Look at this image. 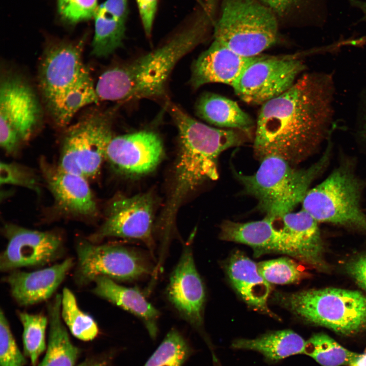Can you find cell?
<instances>
[{"instance_id": "cell-1", "label": "cell", "mask_w": 366, "mask_h": 366, "mask_svg": "<svg viewBox=\"0 0 366 366\" xmlns=\"http://www.w3.org/2000/svg\"><path fill=\"white\" fill-rule=\"evenodd\" d=\"M334 91L331 74L309 73L262 104L255 133L256 158L276 156L293 165L311 155L329 133Z\"/></svg>"}, {"instance_id": "cell-2", "label": "cell", "mask_w": 366, "mask_h": 366, "mask_svg": "<svg viewBox=\"0 0 366 366\" xmlns=\"http://www.w3.org/2000/svg\"><path fill=\"white\" fill-rule=\"evenodd\" d=\"M197 2L187 23L163 45L105 71L95 86L99 100L125 101L163 97L175 66L203 42L214 28L217 7L209 0Z\"/></svg>"}, {"instance_id": "cell-3", "label": "cell", "mask_w": 366, "mask_h": 366, "mask_svg": "<svg viewBox=\"0 0 366 366\" xmlns=\"http://www.w3.org/2000/svg\"><path fill=\"white\" fill-rule=\"evenodd\" d=\"M168 106L178 131L179 151L170 194L159 223L164 245L169 244L176 213L185 198L204 181L217 179L219 155L244 140L241 131L209 126L173 104Z\"/></svg>"}, {"instance_id": "cell-4", "label": "cell", "mask_w": 366, "mask_h": 366, "mask_svg": "<svg viewBox=\"0 0 366 366\" xmlns=\"http://www.w3.org/2000/svg\"><path fill=\"white\" fill-rule=\"evenodd\" d=\"M83 44L59 43L49 46L39 66L38 83L46 108L58 128L68 127L81 108L99 100L82 60Z\"/></svg>"}, {"instance_id": "cell-5", "label": "cell", "mask_w": 366, "mask_h": 366, "mask_svg": "<svg viewBox=\"0 0 366 366\" xmlns=\"http://www.w3.org/2000/svg\"><path fill=\"white\" fill-rule=\"evenodd\" d=\"M329 140L320 158L309 167L297 169L276 156L264 158L252 175L234 171L245 192L256 198L266 217L279 218L302 203L312 182L324 171L331 155Z\"/></svg>"}, {"instance_id": "cell-6", "label": "cell", "mask_w": 366, "mask_h": 366, "mask_svg": "<svg viewBox=\"0 0 366 366\" xmlns=\"http://www.w3.org/2000/svg\"><path fill=\"white\" fill-rule=\"evenodd\" d=\"M275 301L310 323L352 336L366 331V295L336 288L277 292Z\"/></svg>"}, {"instance_id": "cell-7", "label": "cell", "mask_w": 366, "mask_h": 366, "mask_svg": "<svg viewBox=\"0 0 366 366\" xmlns=\"http://www.w3.org/2000/svg\"><path fill=\"white\" fill-rule=\"evenodd\" d=\"M219 12L214 40L238 54L258 56L277 42L279 21L259 0H222Z\"/></svg>"}, {"instance_id": "cell-8", "label": "cell", "mask_w": 366, "mask_h": 366, "mask_svg": "<svg viewBox=\"0 0 366 366\" xmlns=\"http://www.w3.org/2000/svg\"><path fill=\"white\" fill-rule=\"evenodd\" d=\"M363 188L352 165L342 163L308 191L302 202V209L318 223L366 232V214L361 206Z\"/></svg>"}, {"instance_id": "cell-9", "label": "cell", "mask_w": 366, "mask_h": 366, "mask_svg": "<svg viewBox=\"0 0 366 366\" xmlns=\"http://www.w3.org/2000/svg\"><path fill=\"white\" fill-rule=\"evenodd\" d=\"M109 113L93 110L66 128L58 166L87 179L96 176L113 137Z\"/></svg>"}, {"instance_id": "cell-10", "label": "cell", "mask_w": 366, "mask_h": 366, "mask_svg": "<svg viewBox=\"0 0 366 366\" xmlns=\"http://www.w3.org/2000/svg\"><path fill=\"white\" fill-rule=\"evenodd\" d=\"M42 112L30 85L16 73L5 74L0 86V144L8 154L15 153L39 126Z\"/></svg>"}, {"instance_id": "cell-11", "label": "cell", "mask_w": 366, "mask_h": 366, "mask_svg": "<svg viewBox=\"0 0 366 366\" xmlns=\"http://www.w3.org/2000/svg\"><path fill=\"white\" fill-rule=\"evenodd\" d=\"M77 263L74 281L80 286L99 277L131 281L153 273L150 262L141 253L121 245L96 244L81 239L76 246Z\"/></svg>"}, {"instance_id": "cell-12", "label": "cell", "mask_w": 366, "mask_h": 366, "mask_svg": "<svg viewBox=\"0 0 366 366\" xmlns=\"http://www.w3.org/2000/svg\"><path fill=\"white\" fill-rule=\"evenodd\" d=\"M305 68L303 62L293 55H261L232 87L244 102L262 105L289 89Z\"/></svg>"}, {"instance_id": "cell-13", "label": "cell", "mask_w": 366, "mask_h": 366, "mask_svg": "<svg viewBox=\"0 0 366 366\" xmlns=\"http://www.w3.org/2000/svg\"><path fill=\"white\" fill-rule=\"evenodd\" d=\"M154 205L152 196L147 193L115 197L107 208L104 222L89 240L94 243L107 237L139 240L152 254Z\"/></svg>"}, {"instance_id": "cell-14", "label": "cell", "mask_w": 366, "mask_h": 366, "mask_svg": "<svg viewBox=\"0 0 366 366\" xmlns=\"http://www.w3.org/2000/svg\"><path fill=\"white\" fill-rule=\"evenodd\" d=\"M4 233L8 243L0 257L1 271L43 266L58 259L63 253V238L56 232L7 224Z\"/></svg>"}, {"instance_id": "cell-15", "label": "cell", "mask_w": 366, "mask_h": 366, "mask_svg": "<svg viewBox=\"0 0 366 366\" xmlns=\"http://www.w3.org/2000/svg\"><path fill=\"white\" fill-rule=\"evenodd\" d=\"M167 295L180 316L203 337L212 352V346L203 329L205 288L189 245L185 246L171 274Z\"/></svg>"}, {"instance_id": "cell-16", "label": "cell", "mask_w": 366, "mask_h": 366, "mask_svg": "<svg viewBox=\"0 0 366 366\" xmlns=\"http://www.w3.org/2000/svg\"><path fill=\"white\" fill-rule=\"evenodd\" d=\"M163 146L158 134L150 131L113 136L106 151V159L117 172L129 175L148 173L163 156Z\"/></svg>"}, {"instance_id": "cell-17", "label": "cell", "mask_w": 366, "mask_h": 366, "mask_svg": "<svg viewBox=\"0 0 366 366\" xmlns=\"http://www.w3.org/2000/svg\"><path fill=\"white\" fill-rule=\"evenodd\" d=\"M40 166L57 210L72 217L92 218L97 216L98 206L86 178L44 159H41Z\"/></svg>"}, {"instance_id": "cell-18", "label": "cell", "mask_w": 366, "mask_h": 366, "mask_svg": "<svg viewBox=\"0 0 366 366\" xmlns=\"http://www.w3.org/2000/svg\"><path fill=\"white\" fill-rule=\"evenodd\" d=\"M276 223L293 253V258L311 267L327 271L325 247L318 222L302 209L276 218Z\"/></svg>"}, {"instance_id": "cell-19", "label": "cell", "mask_w": 366, "mask_h": 366, "mask_svg": "<svg viewBox=\"0 0 366 366\" xmlns=\"http://www.w3.org/2000/svg\"><path fill=\"white\" fill-rule=\"evenodd\" d=\"M261 55L244 57L213 40L209 47L194 62L190 84L195 89L210 83L232 87L246 68Z\"/></svg>"}, {"instance_id": "cell-20", "label": "cell", "mask_w": 366, "mask_h": 366, "mask_svg": "<svg viewBox=\"0 0 366 366\" xmlns=\"http://www.w3.org/2000/svg\"><path fill=\"white\" fill-rule=\"evenodd\" d=\"M68 258L60 263L37 270H13L5 278L13 299L21 306L34 305L47 300L55 292L72 268Z\"/></svg>"}, {"instance_id": "cell-21", "label": "cell", "mask_w": 366, "mask_h": 366, "mask_svg": "<svg viewBox=\"0 0 366 366\" xmlns=\"http://www.w3.org/2000/svg\"><path fill=\"white\" fill-rule=\"evenodd\" d=\"M220 238L249 246L256 257L277 253L293 258L292 250L272 217L266 216L263 220L247 223L225 221L220 226Z\"/></svg>"}, {"instance_id": "cell-22", "label": "cell", "mask_w": 366, "mask_h": 366, "mask_svg": "<svg viewBox=\"0 0 366 366\" xmlns=\"http://www.w3.org/2000/svg\"><path fill=\"white\" fill-rule=\"evenodd\" d=\"M226 269L233 287L249 306L278 318L268 306L272 290L271 284L260 274L256 263L243 253L236 251L229 258Z\"/></svg>"}, {"instance_id": "cell-23", "label": "cell", "mask_w": 366, "mask_h": 366, "mask_svg": "<svg viewBox=\"0 0 366 366\" xmlns=\"http://www.w3.org/2000/svg\"><path fill=\"white\" fill-rule=\"evenodd\" d=\"M129 0H106L94 15L95 33L92 54L106 57L121 46L129 14Z\"/></svg>"}, {"instance_id": "cell-24", "label": "cell", "mask_w": 366, "mask_h": 366, "mask_svg": "<svg viewBox=\"0 0 366 366\" xmlns=\"http://www.w3.org/2000/svg\"><path fill=\"white\" fill-rule=\"evenodd\" d=\"M94 282L93 292L95 295L139 318L151 339H157L160 313L139 289L121 286L105 277H99Z\"/></svg>"}, {"instance_id": "cell-25", "label": "cell", "mask_w": 366, "mask_h": 366, "mask_svg": "<svg viewBox=\"0 0 366 366\" xmlns=\"http://www.w3.org/2000/svg\"><path fill=\"white\" fill-rule=\"evenodd\" d=\"M195 111L198 116L211 125L248 135L255 127L253 119L236 102L215 93H203L196 103Z\"/></svg>"}, {"instance_id": "cell-26", "label": "cell", "mask_w": 366, "mask_h": 366, "mask_svg": "<svg viewBox=\"0 0 366 366\" xmlns=\"http://www.w3.org/2000/svg\"><path fill=\"white\" fill-rule=\"evenodd\" d=\"M62 295L57 294L48 305L49 326L45 355L38 366H74L79 351L70 340L60 314Z\"/></svg>"}, {"instance_id": "cell-27", "label": "cell", "mask_w": 366, "mask_h": 366, "mask_svg": "<svg viewBox=\"0 0 366 366\" xmlns=\"http://www.w3.org/2000/svg\"><path fill=\"white\" fill-rule=\"evenodd\" d=\"M306 341L291 330L272 331L253 339H239L232 348L255 351L268 360L276 362L289 356L304 354Z\"/></svg>"}, {"instance_id": "cell-28", "label": "cell", "mask_w": 366, "mask_h": 366, "mask_svg": "<svg viewBox=\"0 0 366 366\" xmlns=\"http://www.w3.org/2000/svg\"><path fill=\"white\" fill-rule=\"evenodd\" d=\"M195 353L188 339L171 328L143 366H185Z\"/></svg>"}, {"instance_id": "cell-29", "label": "cell", "mask_w": 366, "mask_h": 366, "mask_svg": "<svg viewBox=\"0 0 366 366\" xmlns=\"http://www.w3.org/2000/svg\"><path fill=\"white\" fill-rule=\"evenodd\" d=\"M304 354L321 366H346L359 354L322 332L314 334L306 341Z\"/></svg>"}, {"instance_id": "cell-30", "label": "cell", "mask_w": 366, "mask_h": 366, "mask_svg": "<svg viewBox=\"0 0 366 366\" xmlns=\"http://www.w3.org/2000/svg\"><path fill=\"white\" fill-rule=\"evenodd\" d=\"M60 314L63 321L76 338L89 341L97 336L99 328L96 322L80 309L75 295L66 287L62 293Z\"/></svg>"}, {"instance_id": "cell-31", "label": "cell", "mask_w": 366, "mask_h": 366, "mask_svg": "<svg viewBox=\"0 0 366 366\" xmlns=\"http://www.w3.org/2000/svg\"><path fill=\"white\" fill-rule=\"evenodd\" d=\"M23 326L22 341L24 354L32 366H36L40 355L46 350L45 332L48 319L42 314L19 312Z\"/></svg>"}, {"instance_id": "cell-32", "label": "cell", "mask_w": 366, "mask_h": 366, "mask_svg": "<svg viewBox=\"0 0 366 366\" xmlns=\"http://www.w3.org/2000/svg\"><path fill=\"white\" fill-rule=\"evenodd\" d=\"M257 264L260 274L270 284L296 283L309 276L301 265L288 257L264 261Z\"/></svg>"}, {"instance_id": "cell-33", "label": "cell", "mask_w": 366, "mask_h": 366, "mask_svg": "<svg viewBox=\"0 0 366 366\" xmlns=\"http://www.w3.org/2000/svg\"><path fill=\"white\" fill-rule=\"evenodd\" d=\"M25 358L19 350L2 309L0 313V366H24Z\"/></svg>"}, {"instance_id": "cell-34", "label": "cell", "mask_w": 366, "mask_h": 366, "mask_svg": "<svg viewBox=\"0 0 366 366\" xmlns=\"http://www.w3.org/2000/svg\"><path fill=\"white\" fill-rule=\"evenodd\" d=\"M1 184L27 188L40 193V184L36 175L28 168L16 163H1Z\"/></svg>"}, {"instance_id": "cell-35", "label": "cell", "mask_w": 366, "mask_h": 366, "mask_svg": "<svg viewBox=\"0 0 366 366\" xmlns=\"http://www.w3.org/2000/svg\"><path fill=\"white\" fill-rule=\"evenodd\" d=\"M98 6V0H57L59 13L71 23L93 18Z\"/></svg>"}, {"instance_id": "cell-36", "label": "cell", "mask_w": 366, "mask_h": 366, "mask_svg": "<svg viewBox=\"0 0 366 366\" xmlns=\"http://www.w3.org/2000/svg\"><path fill=\"white\" fill-rule=\"evenodd\" d=\"M276 15L279 21L300 18L313 8L317 0H259Z\"/></svg>"}, {"instance_id": "cell-37", "label": "cell", "mask_w": 366, "mask_h": 366, "mask_svg": "<svg viewBox=\"0 0 366 366\" xmlns=\"http://www.w3.org/2000/svg\"><path fill=\"white\" fill-rule=\"evenodd\" d=\"M146 36H151L157 13L158 0H135Z\"/></svg>"}, {"instance_id": "cell-38", "label": "cell", "mask_w": 366, "mask_h": 366, "mask_svg": "<svg viewBox=\"0 0 366 366\" xmlns=\"http://www.w3.org/2000/svg\"><path fill=\"white\" fill-rule=\"evenodd\" d=\"M346 269L358 285L366 291V254L350 261Z\"/></svg>"}, {"instance_id": "cell-39", "label": "cell", "mask_w": 366, "mask_h": 366, "mask_svg": "<svg viewBox=\"0 0 366 366\" xmlns=\"http://www.w3.org/2000/svg\"><path fill=\"white\" fill-rule=\"evenodd\" d=\"M357 118L360 135L366 139V93L360 101Z\"/></svg>"}, {"instance_id": "cell-40", "label": "cell", "mask_w": 366, "mask_h": 366, "mask_svg": "<svg viewBox=\"0 0 366 366\" xmlns=\"http://www.w3.org/2000/svg\"><path fill=\"white\" fill-rule=\"evenodd\" d=\"M113 354H109L103 357L84 361L78 366H111Z\"/></svg>"}, {"instance_id": "cell-41", "label": "cell", "mask_w": 366, "mask_h": 366, "mask_svg": "<svg viewBox=\"0 0 366 366\" xmlns=\"http://www.w3.org/2000/svg\"><path fill=\"white\" fill-rule=\"evenodd\" d=\"M346 366H366V348L362 353L358 355Z\"/></svg>"}, {"instance_id": "cell-42", "label": "cell", "mask_w": 366, "mask_h": 366, "mask_svg": "<svg viewBox=\"0 0 366 366\" xmlns=\"http://www.w3.org/2000/svg\"><path fill=\"white\" fill-rule=\"evenodd\" d=\"M348 1L351 5L362 12V19L366 21V1L362 0H348Z\"/></svg>"}]
</instances>
